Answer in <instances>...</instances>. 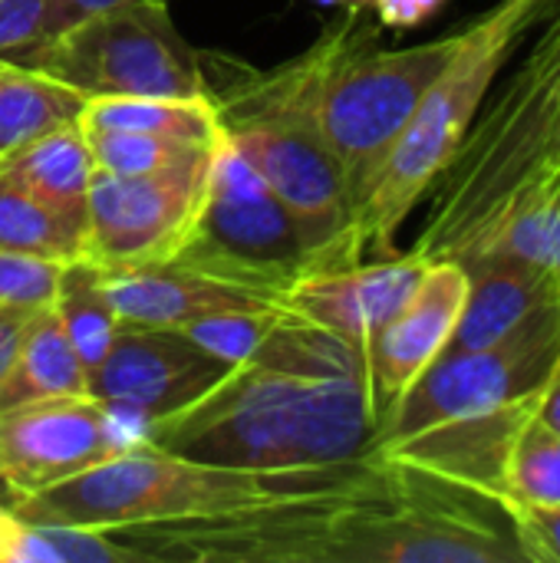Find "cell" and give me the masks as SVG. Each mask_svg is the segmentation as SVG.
Returning <instances> with one entry per match:
<instances>
[{"instance_id": "1", "label": "cell", "mask_w": 560, "mask_h": 563, "mask_svg": "<svg viewBox=\"0 0 560 563\" xmlns=\"http://www.w3.org/2000/svg\"><path fill=\"white\" fill-rule=\"evenodd\" d=\"M139 561L528 563L505 505L366 455L340 478L261 508L116 531Z\"/></svg>"}, {"instance_id": "2", "label": "cell", "mask_w": 560, "mask_h": 563, "mask_svg": "<svg viewBox=\"0 0 560 563\" xmlns=\"http://www.w3.org/2000/svg\"><path fill=\"white\" fill-rule=\"evenodd\" d=\"M142 442L257 475H327L373 452L380 409L366 350L281 313L251 356Z\"/></svg>"}, {"instance_id": "3", "label": "cell", "mask_w": 560, "mask_h": 563, "mask_svg": "<svg viewBox=\"0 0 560 563\" xmlns=\"http://www.w3.org/2000/svg\"><path fill=\"white\" fill-rule=\"evenodd\" d=\"M320 66L323 36L274 69L201 53L205 96L218 125L294 214L310 257L307 274L366 257L340 165L317 122Z\"/></svg>"}, {"instance_id": "4", "label": "cell", "mask_w": 560, "mask_h": 563, "mask_svg": "<svg viewBox=\"0 0 560 563\" xmlns=\"http://www.w3.org/2000/svg\"><path fill=\"white\" fill-rule=\"evenodd\" d=\"M535 30L429 191L426 224L409 247L426 261L469 264L521 198L560 175V0Z\"/></svg>"}, {"instance_id": "5", "label": "cell", "mask_w": 560, "mask_h": 563, "mask_svg": "<svg viewBox=\"0 0 560 563\" xmlns=\"http://www.w3.org/2000/svg\"><path fill=\"white\" fill-rule=\"evenodd\" d=\"M548 3L551 0H495L462 26L455 53L419 99L356 211L366 254H396L399 228L462 148L498 73L545 20Z\"/></svg>"}, {"instance_id": "6", "label": "cell", "mask_w": 560, "mask_h": 563, "mask_svg": "<svg viewBox=\"0 0 560 563\" xmlns=\"http://www.w3.org/2000/svg\"><path fill=\"white\" fill-rule=\"evenodd\" d=\"M347 468L327 475H257L195 462L135 439L106 462L10 505L43 525L109 534L142 525L195 521L261 508L300 492H314L340 478Z\"/></svg>"}, {"instance_id": "7", "label": "cell", "mask_w": 560, "mask_h": 563, "mask_svg": "<svg viewBox=\"0 0 560 563\" xmlns=\"http://www.w3.org/2000/svg\"><path fill=\"white\" fill-rule=\"evenodd\" d=\"M363 10L347 3V13L320 33L323 66L317 79V122L340 165L353 214L419 99L462 40L459 26L416 46L383 49L376 43L380 23H366Z\"/></svg>"}, {"instance_id": "8", "label": "cell", "mask_w": 560, "mask_h": 563, "mask_svg": "<svg viewBox=\"0 0 560 563\" xmlns=\"http://www.w3.org/2000/svg\"><path fill=\"white\" fill-rule=\"evenodd\" d=\"M168 264L251 287L274 300L310 271L294 214L224 132L211 145L198 208Z\"/></svg>"}, {"instance_id": "9", "label": "cell", "mask_w": 560, "mask_h": 563, "mask_svg": "<svg viewBox=\"0 0 560 563\" xmlns=\"http://www.w3.org/2000/svg\"><path fill=\"white\" fill-rule=\"evenodd\" d=\"M83 99L205 96L201 53L178 33L168 0H129L96 10L20 59Z\"/></svg>"}, {"instance_id": "10", "label": "cell", "mask_w": 560, "mask_h": 563, "mask_svg": "<svg viewBox=\"0 0 560 563\" xmlns=\"http://www.w3.org/2000/svg\"><path fill=\"white\" fill-rule=\"evenodd\" d=\"M558 360L560 303H554L495 346L442 353L383 416L373 449L528 399L548 383Z\"/></svg>"}, {"instance_id": "11", "label": "cell", "mask_w": 560, "mask_h": 563, "mask_svg": "<svg viewBox=\"0 0 560 563\" xmlns=\"http://www.w3.org/2000/svg\"><path fill=\"white\" fill-rule=\"evenodd\" d=\"M208 158L211 152L168 172L135 178L96 172L83 257L99 267L168 261L198 208Z\"/></svg>"}, {"instance_id": "12", "label": "cell", "mask_w": 560, "mask_h": 563, "mask_svg": "<svg viewBox=\"0 0 560 563\" xmlns=\"http://www.w3.org/2000/svg\"><path fill=\"white\" fill-rule=\"evenodd\" d=\"M231 373V363L208 353L185 330L122 327L109 353L89 369V396L119 419H139V429L165 419Z\"/></svg>"}, {"instance_id": "13", "label": "cell", "mask_w": 560, "mask_h": 563, "mask_svg": "<svg viewBox=\"0 0 560 563\" xmlns=\"http://www.w3.org/2000/svg\"><path fill=\"white\" fill-rule=\"evenodd\" d=\"M122 419L92 396L43 399L0 412V485L10 501L40 495L116 455Z\"/></svg>"}, {"instance_id": "14", "label": "cell", "mask_w": 560, "mask_h": 563, "mask_svg": "<svg viewBox=\"0 0 560 563\" xmlns=\"http://www.w3.org/2000/svg\"><path fill=\"white\" fill-rule=\"evenodd\" d=\"M426 267L429 261L416 251L373 261L363 257L350 267L297 277L277 303L284 313L366 350L409 300Z\"/></svg>"}, {"instance_id": "15", "label": "cell", "mask_w": 560, "mask_h": 563, "mask_svg": "<svg viewBox=\"0 0 560 563\" xmlns=\"http://www.w3.org/2000/svg\"><path fill=\"white\" fill-rule=\"evenodd\" d=\"M469 271L459 261H429L409 300L366 346L373 399L383 416L446 353L469 300Z\"/></svg>"}, {"instance_id": "16", "label": "cell", "mask_w": 560, "mask_h": 563, "mask_svg": "<svg viewBox=\"0 0 560 563\" xmlns=\"http://www.w3.org/2000/svg\"><path fill=\"white\" fill-rule=\"evenodd\" d=\"M109 300L122 327H172L185 330L205 317L228 310H264L281 307L274 297L251 287H238L178 264H135L102 267Z\"/></svg>"}, {"instance_id": "17", "label": "cell", "mask_w": 560, "mask_h": 563, "mask_svg": "<svg viewBox=\"0 0 560 563\" xmlns=\"http://www.w3.org/2000/svg\"><path fill=\"white\" fill-rule=\"evenodd\" d=\"M469 300L446 353H472L502 343L541 310L560 303V280L518 261H482L465 267Z\"/></svg>"}, {"instance_id": "18", "label": "cell", "mask_w": 560, "mask_h": 563, "mask_svg": "<svg viewBox=\"0 0 560 563\" xmlns=\"http://www.w3.org/2000/svg\"><path fill=\"white\" fill-rule=\"evenodd\" d=\"M10 172L53 218H59L79 241H86L89 188L96 178V158L79 122L50 129L20 148L7 165Z\"/></svg>"}, {"instance_id": "19", "label": "cell", "mask_w": 560, "mask_h": 563, "mask_svg": "<svg viewBox=\"0 0 560 563\" xmlns=\"http://www.w3.org/2000/svg\"><path fill=\"white\" fill-rule=\"evenodd\" d=\"M69 396H89V373L79 363L59 317L50 307L33 313L23 330L17 360L7 379L0 383V412L26 402Z\"/></svg>"}, {"instance_id": "20", "label": "cell", "mask_w": 560, "mask_h": 563, "mask_svg": "<svg viewBox=\"0 0 560 563\" xmlns=\"http://www.w3.org/2000/svg\"><path fill=\"white\" fill-rule=\"evenodd\" d=\"M83 132H142L182 139L191 145H215L221 135L215 106L208 96L168 99V96H99L79 109Z\"/></svg>"}, {"instance_id": "21", "label": "cell", "mask_w": 560, "mask_h": 563, "mask_svg": "<svg viewBox=\"0 0 560 563\" xmlns=\"http://www.w3.org/2000/svg\"><path fill=\"white\" fill-rule=\"evenodd\" d=\"M83 102L86 99L63 82L30 66L0 59V165L50 129L76 122Z\"/></svg>"}, {"instance_id": "22", "label": "cell", "mask_w": 560, "mask_h": 563, "mask_svg": "<svg viewBox=\"0 0 560 563\" xmlns=\"http://www.w3.org/2000/svg\"><path fill=\"white\" fill-rule=\"evenodd\" d=\"M0 563H135V554L106 531L43 525L0 501Z\"/></svg>"}, {"instance_id": "23", "label": "cell", "mask_w": 560, "mask_h": 563, "mask_svg": "<svg viewBox=\"0 0 560 563\" xmlns=\"http://www.w3.org/2000/svg\"><path fill=\"white\" fill-rule=\"evenodd\" d=\"M53 313L59 317L86 373L109 353L116 333L122 330V320L102 280V267L86 257H76L63 267Z\"/></svg>"}, {"instance_id": "24", "label": "cell", "mask_w": 560, "mask_h": 563, "mask_svg": "<svg viewBox=\"0 0 560 563\" xmlns=\"http://www.w3.org/2000/svg\"><path fill=\"white\" fill-rule=\"evenodd\" d=\"M482 261H518L560 280V175L521 198L469 264Z\"/></svg>"}, {"instance_id": "25", "label": "cell", "mask_w": 560, "mask_h": 563, "mask_svg": "<svg viewBox=\"0 0 560 563\" xmlns=\"http://www.w3.org/2000/svg\"><path fill=\"white\" fill-rule=\"evenodd\" d=\"M0 251L76 261L83 257V241L53 218L10 172L0 168Z\"/></svg>"}, {"instance_id": "26", "label": "cell", "mask_w": 560, "mask_h": 563, "mask_svg": "<svg viewBox=\"0 0 560 563\" xmlns=\"http://www.w3.org/2000/svg\"><path fill=\"white\" fill-rule=\"evenodd\" d=\"M505 508H558L560 435L545 422H528L505 468Z\"/></svg>"}, {"instance_id": "27", "label": "cell", "mask_w": 560, "mask_h": 563, "mask_svg": "<svg viewBox=\"0 0 560 563\" xmlns=\"http://www.w3.org/2000/svg\"><path fill=\"white\" fill-rule=\"evenodd\" d=\"M96 172L106 175H158L175 165H185L198 155H208V145H191L182 139L165 135H142V132H86Z\"/></svg>"}, {"instance_id": "28", "label": "cell", "mask_w": 560, "mask_h": 563, "mask_svg": "<svg viewBox=\"0 0 560 563\" xmlns=\"http://www.w3.org/2000/svg\"><path fill=\"white\" fill-rule=\"evenodd\" d=\"M66 264L50 261V257L0 251V310L20 313V317H33L40 310H50L56 300L59 274Z\"/></svg>"}, {"instance_id": "29", "label": "cell", "mask_w": 560, "mask_h": 563, "mask_svg": "<svg viewBox=\"0 0 560 563\" xmlns=\"http://www.w3.org/2000/svg\"><path fill=\"white\" fill-rule=\"evenodd\" d=\"M284 310L281 307H264V310H228V313H215L205 317L191 327H185V333L201 343L208 353H215L224 363H241L244 356L254 353V346L267 336V330L277 323Z\"/></svg>"}, {"instance_id": "30", "label": "cell", "mask_w": 560, "mask_h": 563, "mask_svg": "<svg viewBox=\"0 0 560 563\" xmlns=\"http://www.w3.org/2000/svg\"><path fill=\"white\" fill-rule=\"evenodd\" d=\"M50 0H0V59H20L43 43Z\"/></svg>"}, {"instance_id": "31", "label": "cell", "mask_w": 560, "mask_h": 563, "mask_svg": "<svg viewBox=\"0 0 560 563\" xmlns=\"http://www.w3.org/2000/svg\"><path fill=\"white\" fill-rule=\"evenodd\" d=\"M518 548L528 563H560V505L558 508H508Z\"/></svg>"}, {"instance_id": "32", "label": "cell", "mask_w": 560, "mask_h": 563, "mask_svg": "<svg viewBox=\"0 0 560 563\" xmlns=\"http://www.w3.org/2000/svg\"><path fill=\"white\" fill-rule=\"evenodd\" d=\"M449 0H373L370 7L376 10V23L389 30H413L432 13H439Z\"/></svg>"}, {"instance_id": "33", "label": "cell", "mask_w": 560, "mask_h": 563, "mask_svg": "<svg viewBox=\"0 0 560 563\" xmlns=\"http://www.w3.org/2000/svg\"><path fill=\"white\" fill-rule=\"evenodd\" d=\"M119 3H129V0H50V10H46V26H43V40L56 36L59 30H66L69 23L96 13V10H106V7H119Z\"/></svg>"}, {"instance_id": "34", "label": "cell", "mask_w": 560, "mask_h": 563, "mask_svg": "<svg viewBox=\"0 0 560 563\" xmlns=\"http://www.w3.org/2000/svg\"><path fill=\"white\" fill-rule=\"evenodd\" d=\"M26 323H30V317L0 310V383L7 379V373H10V366L17 360V350H20Z\"/></svg>"}, {"instance_id": "35", "label": "cell", "mask_w": 560, "mask_h": 563, "mask_svg": "<svg viewBox=\"0 0 560 563\" xmlns=\"http://www.w3.org/2000/svg\"><path fill=\"white\" fill-rule=\"evenodd\" d=\"M538 422H545L548 429H554L560 435V360L551 369L545 389H541V406H538Z\"/></svg>"}, {"instance_id": "36", "label": "cell", "mask_w": 560, "mask_h": 563, "mask_svg": "<svg viewBox=\"0 0 560 563\" xmlns=\"http://www.w3.org/2000/svg\"><path fill=\"white\" fill-rule=\"evenodd\" d=\"M317 3H323V7H333V3H360V7H370L373 0H317Z\"/></svg>"}]
</instances>
